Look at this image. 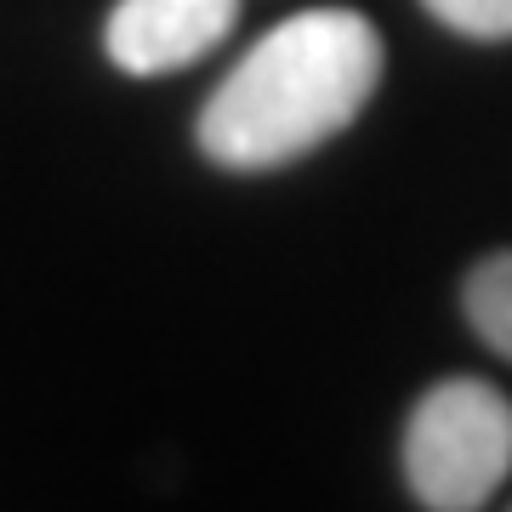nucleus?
Listing matches in <instances>:
<instances>
[{
    "label": "nucleus",
    "instance_id": "obj_1",
    "mask_svg": "<svg viewBox=\"0 0 512 512\" xmlns=\"http://www.w3.org/2000/svg\"><path fill=\"white\" fill-rule=\"evenodd\" d=\"M382 80L365 12L313 6L274 23L200 109V154L222 171H279L348 131Z\"/></svg>",
    "mask_w": 512,
    "mask_h": 512
},
{
    "label": "nucleus",
    "instance_id": "obj_2",
    "mask_svg": "<svg viewBox=\"0 0 512 512\" xmlns=\"http://www.w3.org/2000/svg\"><path fill=\"white\" fill-rule=\"evenodd\" d=\"M512 473V399L478 376L433 382L404 421V484L433 512L484 507Z\"/></svg>",
    "mask_w": 512,
    "mask_h": 512
},
{
    "label": "nucleus",
    "instance_id": "obj_3",
    "mask_svg": "<svg viewBox=\"0 0 512 512\" xmlns=\"http://www.w3.org/2000/svg\"><path fill=\"white\" fill-rule=\"evenodd\" d=\"M234 18L239 0H120L103 29V52L114 69L154 80L217 52Z\"/></svg>",
    "mask_w": 512,
    "mask_h": 512
},
{
    "label": "nucleus",
    "instance_id": "obj_4",
    "mask_svg": "<svg viewBox=\"0 0 512 512\" xmlns=\"http://www.w3.org/2000/svg\"><path fill=\"white\" fill-rule=\"evenodd\" d=\"M461 308H467V325L478 330V342L495 348L501 359H512V251L484 256L467 274Z\"/></svg>",
    "mask_w": 512,
    "mask_h": 512
},
{
    "label": "nucleus",
    "instance_id": "obj_5",
    "mask_svg": "<svg viewBox=\"0 0 512 512\" xmlns=\"http://www.w3.org/2000/svg\"><path fill=\"white\" fill-rule=\"evenodd\" d=\"M421 6L467 40H512V0H421Z\"/></svg>",
    "mask_w": 512,
    "mask_h": 512
}]
</instances>
